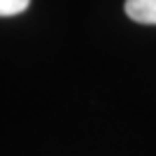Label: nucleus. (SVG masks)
Returning a JSON list of instances; mask_svg holds the SVG:
<instances>
[{
	"label": "nucleus",
	"mask_w": 156,
	"mask_h": 156,
	"mask_svg": "<svg viewBox=\"0 0 156 156\" xmlns=\"http://www.w3.org/2000/svg\"><path fill=\"white\" fill-rule=\"evenodd\" d=\"M126 14L137 23L156 26V0H126Z\"/></svg>",
	"instance_id": "obj_1"
},
{
	"label": "nucleus",
	"mask_w": 156,
	"mask_h": 156,
	"mask_svg": "<svg viewBox=\"0 0 156 156\" xmlns=\"http://www.w3.org/2000/svg\"><path fill=\"white\" fill-rule=\"evenodd\" d=\"M30 0H0V16H16L26 12Z\"/></svg>",
	"instance_id": "obj_2"
}]
</instances>
